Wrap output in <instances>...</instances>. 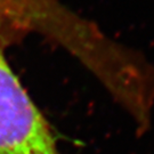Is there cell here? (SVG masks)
Wrapping results in <instances>:
<instances>
[{
  "mask_svg": "<svg viewBox=\"0 0 154 154\" xmlns=\"http://www.w3.org/2000/svg\"><path fill=\"white\" fill-rule=\"evenodd\" d=\"M82 31L83 18L60 0H0V44L5 47L37 34L67 49Z\"/></svg>",
  "mask_w": 154,
  "mask_h": 154,
  "instance_id": "1",
  "label": "cell"
},
{
  "mask_svg": "<svg viewBox=\"0 0 154 154\" xmlns=\"http://www.w3.org/2000/svg\"><path fill=\"white\" fill-rule=\"evenodd\" d=\"M0 154H61L44 114L18 78L0 93Z\"/></svg>",
  "mask_w": 154,
  "mask_h": 154,
  "instance_id": "2",
  "label": "cell"
}]
</instances>
